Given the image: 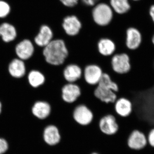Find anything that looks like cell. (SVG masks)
I'll return each mask as SVG.
<instances>
[{"label": "cell", "instance_id": "obj_2", "mask_svg": "<svg viewBox=\"0 0 154 154\" xmlns=\"http://www.w3.org/2000/svg\"><path fill=\"white\" fill-rule=\"evenodd\" d=\"M119 88L118 84L111 79L110 75L104 72L100 82L95 87L94 95L99 101L106 104H113L117 99L116 93Z\"/></svg>", "mask_w": 154, "mask_h": 154}, {"label": "cell", "instance_id": "obj_33", "mask_svg": "<svg viewBox=\"0 0 154 154\" xmlns=\"http://www.w3.org/2000/svg\"></svg>", "mask_w": 154, "mask_h": 154}, {"label": "cell", "instance_id": "obj_7", "mask_svg": "<svg viewBox=\"0 0 154 154\" xmlns=\"http://www.w3.org/2000/svg\"><path fill=\"white\" fill-rule=\"evenodd\" d=\"M63 101L68 104H72L76 102L82 95V90L75 83H66L61 90Z\"/></svg>", "mask_w": 154, "mask_h": 154}, {"label": "cell", "instance_id": "obj_13", "mask_svg": "<svg viewBox=\"0 0 154 154\" xmlns=\"http://www.w3.org/2000/svg\"><path fill=\"white\" fill-rule=\"evenodd\" d=\"M113 107L116 115L123 118L129 116L133 110L132 102L125 97L117 98L113 103Z\"/></svg>", "mask_w": 154, "mask_h": 154}, {"label": "cell", "instance_id": "obj_26", "mask_svg": "<svg viewBox=\"0 0 154 154\" xmlns=\"http://www.w3.org/2000/svg\"><path fill=\"white\" fill-rule=\"evenodd\" d=\"M78 1L79 0H60L64 5L69 8L75 6L78 4Z\"/></svg>", "mask_w": 154, "mask_h": 154}, {"label": "cell", "instance_id": "obj_4", "mask_svg": "<svg viewBox=\"0 0 154 154\" xmlns=\"http://www.w3.org/2000/svg\"><path fill=\"white\" fill-rule=\"evenodd\" d=\"M92 16L96 24L99 26H106L110 24L113 19V10L109 5L100 3L94 7Z\"/></svg>", "mask_w": 154, "mask_h": 154}, {"label": "cell", "instance_id": "obj_10", "mask_svg": "<svg viewBox=\"0 0 154 154\" xmlns=\"http://www.w3.org/2000/svg\"><path fill=\"white\" fill-rule=\"evenodd\" d=\"M147 144V139L146 135L138 130L133 131L127 140L128 147L134 150L142 149Z\"/></svg>", "mask_w": 154, "mask_h": 154}, {"label": "cell", "instance_id": "obj_24", "mask_svg": "<svg viewBox=\"0 0 154 154\" xmlns=\"http://www.w3.org/2000/svg\"><path fill=\"white\" fill-rule=\"evenodd\" d=\"M8 144L5 140L0 138V154H3L8 150Z\"/></svg>", "mask_w": 154, "mask_h": 154}, {"label": "cell", "instance_id": "obj_12", "mask_svg": "<svg viewBox=\"0 0 154 154\" xmlns=\"http://www.w3.org/2000/svg\"><path fill=\"white\" fill-rule=\"evenodd\" d=\"M83 69L77 64L66 65L63 70V75L67 83H76L83 77Z\"/></svg>", "mask_w": 154, "mask_h": 154}, {"label": "cell", "instance_id": "obj_30", "mask_svg": "<svg viewBox=\"0 0 154 154\" xmlns=\"http://www.w3.org/2000/svg\"><path fill=\"white\" fill-rule=\"evenodd\" d=\"M2 104L0 102V114H1V112H2Z\"/></svg>", "mask_w": 154, "mask_h": 154}, {"label": "cell", "instance_id": "obj_28", "mask_svg": "<svg viewBox=\"0 0 154 154\" xmlns=\"http://www.w3.org/2000/svg\"><path fill=\"white\" fill-rule=\"evenodd\" d=\"M149 14L152 21L154 23V5H152L149 10Z\"/></svg>", "mask_w": 154, "mask_h": 154}, {"label": "cell", "instance_id": "obj_20", "mask_svg": "<svg viewBox=\"0 0 154 154\" xmlns=\"http://www.w3.org/2000/svg\"><path fill=\"white\" fill-rule=\"evenodd\" d=\"M0 36L5 42H10L16 38L17 32L13 25L8 23H3L0 25Z\"/></svg>", "mask_w": 154, "mask_h": 154}, {"label": "cell", "instance_id": "obj_1", "mask_svg": "<svg viewBox=\"0 0 154 154\" xmlns=\"http://www.w3.org/2000/svg\"><path fill=\"white\" fill-rule=\"evenodd\" d=\"M42 54L46 63L53 66H60L64 63L69 52L64 40L57 38L53 39L44 47Z\"/></svg>", "mask_w": 154, "mask_h": 154}, {"label": "cell", "instance_id": "obj_8", "mask_svg": "<svg viewBox=\"0 0 154 154\" xmlns=\"http://www.w3.org/2000/svg\"><path fill=\"white\" fill-rule=\"evenodd\" d=\"M99 126L102 133L109 136L116 134L118 132L119 128L116 117L110 113L103 116L100 118Z\"/></svg>", "mask_w": 154, "mask_h": 154}, {"label": "cell", "instance_id": "obj_18", "mask_svg": "<svg viewBox=\"0 0 154 154\" xmlns=\"http://www.w3.org/2000/svg\"><path fill=\"white\" fill-rule=\"evenodd\" d=\"M53 38V33L51 29L47 25H43L35 37V43L39 47L44 48L52 41Z\"/></svg>", "mask_w": 154, "mask_h": 154}, {"label": "cell", "instance_id": "obj_21", "mask_svg": "<svg viewBox=\"0 0 154 154\" xmlns=\"http://www.w3.org/2000/svg\"><path fill=\"white\" fill-rule=\"evenodd\" d=\"M110 5L112 10L119 14H126L131 9L129 0H110Z\"/></svg>", "mask_w": 154, "mask_h": 154}, {"label": "cell", "instance_id": "obj_19", "mask_svg": "<svg viewBox=\"0 0 154 154\" xmlns=\"http://www.w3.org/2000/svg\"><path fill=\"white\" fill-rule=\"evenodd\" d=\"M9 73L12 77L19 79L25 75L26 67L24 61L19 58L11 61L8 67Z\"/></svg>", "mask_w": 154, "mask_h": 154}, {"label": "cell", "instance_id": "obj_32", "mask_svg": "<svg viewBox=\"0 0 154 154\" xmlns=\"http://www.w3.org/2000/svg\"><path fill=\"white\" fill-rule=\"evenodd\" d=\"M131 1H133V2H138V1H140V0H131Z\"/></svg>", "mask_w": 154, "mask_h": 154}, {"label": "cell", "instance_id": "obj_3", "mask_svg": "<svg viewBox=\"0 0 154 154\" xmlns=\"http://www.w3.org/2000/svg\"><path fill=\"white\" fill-rule=\"evenodd\" d=\"M110 65L113 71L118 75L126 74L131 69L130 58L125 52L113 54L110 59Z\"/></svg>", "mask_w": 154, "mask_h": 154}, {"label": "cell", "instance_id": "obj_14", "mask_svg": "<svg viewBox=\"0 0 154 154\" xmlns=\"http://www.w3.org/2000/svg\"><path fill=\"white\" fill-rule=\"evenodd\" d=\"M43 137L48 145L54 146L60 142L61 137L58 128L54 124H48L43 131Z\"/></svg>", "mask_w": 154, "mask_h": 154}, {"label": "cell", "instance_id": "obj_25", "mask_svg": "<svg viewBox=\"0 0 154 154\" xmlns=\"http://www.w3.org/2000/svg\"><path fill=\"white\" fill-rule=\"evenodd\" d=\"M146 137L148 143L151 146L154 148V128L150 130Z\"/></svg>", "mask_w": 154, "mask_h": 154}, {"label": "cell", "instance_id": "obj_22", "mask_svg": "<svg viewBox=\"0 0 154 154\" xmlns=\"http://www.w3.org/2000/svg\"><path fill=\"white\" fill-rule=\"evenodd\" d=\"M45 75L39 71H31L28 75V80L30 86L37 88L44 85L46 82Z\"/></svg>", "mask_w": 154, "mask_h": 154}, {"label": "cell", "instance_id": "obj_16", "mask_svg": "<svg viewBox=\"0 0 154 154\" xmlns=\"http://www.w3.org/2000/svg\"><path fill=\"white\" fill-rule=\"evenodd\" d=\"M32 112L34 116L40 119H46L52 112V107L47 101H38L33 105Z\"/></svg>", "mask_w": 154, "mask_h": 154}, {"label": "cell", "instance_id": "obj_15", "mask_svg": "<svg viewBox=\"0 0 154 154\" xmlns=\"http://www.w3.org/2000/svg\"><path fill=\"white\" fill-rule=\"evenodd\" d=\"M97 49L100 55L110 57L116 52V44L113 39L109 37H102L97 42Z\"/></svg>", "mask_w": 154, "mask_h": 154}, {"label": "cell", "instance_id": "obj_17", "mask_svg": "<svg viewBox=\"0 0 154 154\" xmlns=\"http://www.w3.org/2000/svg\"><path fill=\"white\" fill-rule=\"evenodd\" d=\"M15 51L18 58L25 60L32 57L34 49L32 42L28 39H25L17 45Z\"/></svg>", "mask_w": 154, "mask_h": 154}, {"label": "cell", "instance_id": "obj_29", "mask_svg": "<svg viewBox=\"0 0 154 154\" xmlns=\"http://www.w3.org/2000/svg\"><path fill=\"white\" fill-rule=\"evenodd\" d=\"M152 44L154 45V35H153L152 37Z\"/></svg>", "mask_w": 154, "mask_h": 154}, {"label": "cell", "instance_id": "obj_23", "mask_svg": "<svg viewBox=\"0 0 154 154\" xmlns=\"http://www.w3.org/2000/svg\"><path fill=\"white\" fill-rule=\"evenodd\" d=\"M10 7L8 3L0 1V17H6L10 13Z\"/></svg>", "mask_w": 154, "mask_h": 154}, {"label": "cell", "instance_id": "obj_6", "mask_svg": "<svg viewBox=\"0 0 154 154\" xmlns=\"http://www.w3.org/2000/svg\"><path fill=\"white\" fill-rule=\"evenodd\" d=\"M103 73V70L99 65L89 64L83 69V78L88 85L96 86L100 82Z\"/></svg>", "mask_w": 154, "mask_h": 154}, {"label": "cell", "instance_id": "obj_5", "mask_svg": "<svg viewBox=\"0 0 154 154\" xmlns=\"http://www.w3.org/2000/svg\"><path fill=\"white\" fill-rule=\"evenodd\" d=\"M72 117L77 124L85 126L89 125L93 121L94 114L87 105L80 104L76 105L73 110Z\"/></svg>", "mask_w": 154, "mask_h": 154}, {"label": "cell", "instance_id": "obj_31", "mask_svg": "<svg viewBox=\"0 0 154 154\" xmlns=\"http://www.w3.org/2000/svg\"><path fill=\"white\" fill-rule=\"evenodd\" d=\"M91 154H99L98 153L96 152H94L92 153Z\"/></svg>", "mask_w": 154, "mask_h": 154}, {"label": "cell", "instance_id": "obj_11", "mask_svg": "<svg viewBox=\"0 0 154 154\" xmlns=\"http://www.w3.org/2000/svg\"><path fill=\"white\" fill-rule=\"evenodd\" d=\"M63 28L67 36L75 37L79 35L82 28V23L75 16L66 17L62 24Z\"/></svg>", "mask_w": 154, "mask_h": 154}, {"label": "cell", "instance_id": "obj_9", "mask_svg": "<svg viewBox=\"0 0 154 154\" xmlns=\"http://www.w3.org/2000/svg\"><path fill=\"white\" fill-rule=\"evenodd\" d=\"M142 42V35L137 28L129 27L125 31V44L127 48L131 51L138 49Z\"/></svg>", "mask_w": 154, "mask_h": 154}, {"label": "cell", "instance_id": "obj_27", "mask_svg": "<svg viewBox=\"0 0 154 154\" xmlns=\"http://www.w3.org/2000/svg\"><path fill=\"white\" fill-rule=\"evenodd\" d=\"M99 1V0H82L84 4L88 6L95 5Z\"/></svg>", "mask_w": 154, "mask_h": 154}]
</instances>
